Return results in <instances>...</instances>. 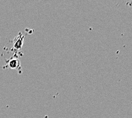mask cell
Listing matches in <instances>:
<instances>
[{
  "label": "cell",
  "instance_id": "1",
  "mask_svg": "<svg viewBox=\"0 0 132 118\" xmlns=\"http://www.w3.org/2000/svg\"><path fill=\"white\" fill-rule=\"evenodd\" d=\"M8 65L11 69H19L21 68V62L18 59H12L9 62Z\"/></svg>",
  "mask_w": 132,
  "mask_h": 118
},
{
  "label": "cell",
  "instance_id": "2",
  "mask_svg": "<svg viewBox=\"0 0 132 118\" xmlns=\"http://www.w3.org/2000/svg\"><path fill=\"white\" fill-rule=\"evenodd\" d=\"M23 36L19 37L18 38V39L16 40L14 44V47L16 49H21L22 48V46L23 44Z\"/></svg>",
  "mask_w": 132,
  "mask_h": 118
}]
</instances>
